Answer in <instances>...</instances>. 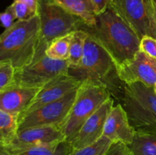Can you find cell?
Returning <instances> with one entry per match:
<instances>
[{
    "mask_svg": "<svg viewBox=\"0 0 156 155\" xmlns=\"http://www.w3.org/2000/svg\"><path fill=\"white\" fill-rule=\"evenodd\" d=\"M79 30H85L108 52L116 68L132 60L140 51L141 38L113 5L97 15L94 25L83 22Z\"/></svg>",
    "mask_w": 156,
    "mask_h": 155,
    "instance_id": "1",
    "label": "cell"
},
{
    "mask_svg": "<svg viewBox=\"0 0 156 155\" xmlns=\"http://www.w3.org/2000/svg\"><path fill=\"white\" fill-rule=\"evenodd\" d=\"M40 34L37 14L27 20H17L0 36V61H11L15 70L30 65L36 54Z\"/></svg>",
    "mask_w": 156,
    "mask_h": 155,
    "instance_id": "2",
    "label": "cell"
},
{
    "mask_svg": "<svg viewBox=\"0 0 156 155\" xmlns=\"http://www.w3.org/2000/svg\"><path fill=\"white\" fill-rule=\"evenodd\" d=\"M111 93L126 110L134 129L156 131V94L153 88L141 82L120 81Z\"/></svg>",
    "mask_w": 156,
    "mask_h": 155,
    "instance_id": "3",
    "label": "cell"
},
{
    "mask_svg": "<svg viewBox=\"0 0 156 155\" xmlns=\"http://www.w3.org/2000/svg\"><path fill=\"white\" fill-rule=\"evenodd\" d=\"M37 15L41 20V34L31 64L46 56V50L54 40L79 30L84 22L66 10L56 0H38Z\"/></svg>",
    "mask_w": 156,
    "mask_h": 155,
    "instance_id": "4",
    "label": "cell"
},
{
    "mask_svg": "<svg viewBox=\"0 0 156 155\" xmlns=\"http://www.w3.org/2000/svg\"><path fill=\"white\" fill-rule=\"evenodd\" d=\"M111 97V93L106 84L94 81H84L78 88L69 112L59 126L66 141L71 143L83 123Z\"/></svg>",
    "mask_w": 156,
    "mask_h": 155,
    "instance_id": "5",
    "label": "cell"
},
{
    "mask_svg": "<svg viewBox=\"0 0 156 155\" xmlns=\"http://www.w3.org/2000/svg\"><path fill=\"white\" fill-rule=\"evenodd\" d=\"M68 73L82 81L101 82L108 88L119 78L112 58L89 34L85 40L80 65L76 68H69Z\"/></svg>",
    "mask_w": 156,
    "mask_h": 155,
    "instance_id": "6",
    "label": "cell"
},
{
    "mask_svg": "<svg viewBox=\"0 0 156 155\" xmlns=\"http://www.w3.org/2000/svg\"><path fill=\"white\" fill-rule=\"evenodd\" d=\"M113 5L140 38L150 36L156 39L153 0H113Z\"/></svg>",
    "mask_w": 156,
    "mask_h": 155,
    "instance_id": "7",
    "label": "cell"
},
{
    "mask_svg": "<svg viewBox=\"0 0 156 155\" xmlns=\"http://www.w3.org/2000/svg\"><path fill=\"white\" fill-rule=\"evenodd\" d=\"M69 65L67 60H56L45 56L35 63L15 70L13 82L11 85L42 88L59 74H69Z\"/></svg>",
    "mask_w": 156,
    "mask_h": 155,
    "instance_id": "8",
    "label": "cell"
},
{
    "mask_svg": "<svg viewBox=\"0 0 156 155\" xmlns=\"http://www.w3.org/2000/svg\"><path fill=\"white\" fill-rule=\"evenodd\" d=\"M77 90L57 101L44 105L21 117L19 119L18 131L41 126H59L69 112L76 97Z\"/></svg>",
    "mask_w": 156,
    "mask_h": 155,
    "instance_id": "9",
    "label": "cell"
},
{
    "mask_svg": "<svg viewBox=\"0 0 156 155\" xmlns=\"http://www.w3.org/2000/svg\"><path fill=\"white\" fill-rule=\"evenodd\" d=\"M66 140V137L58 126H41L18 131V135L6 150H18L31 147L56 145Z\"/></svg>",
    "mask_w": 156,
    "mask_h": 155,
    "instance_id": "10",
    "label": "cell"
},
{
    "mask_svg": "<svg viewBox=\"0 0 156 155\" xmlns=\"http://www.w3.org/2000/svg\"><path fill=\"white\" fill-rule=\"evenodd\" d=\"M82 82L69 74H59L39 90L34 98L20 115L19 119L32 111L42 107L44 105L57 101L69 93L76 91Z\"/></svg>",
    "mask_w": 156,
    "mask_h": 155,
    "instance_id": "11",
    "label": "cell"
},
{
    "mask_svg": "<svg viewBox=\"0 0 156 155\" xmlns=\"http://www.w3.org/2000/svg\"><path fill=\"white\" fill-rule=\"evenodd\" d=\"M116 69L118 78L124 83L141 82L150 88L156 84V59L141 51L132 60Z\"/></svg>",
    "mask_w": 156,
    "mask_h": 155,
    "instance_id": "12",
    "label": "cell"
},
{
    "mask_svg": "<svg viewBox=\"0 0 156 155\" xmlns=\"http://www.w3.org/2000/svg\"><path fill=\"white\" fill-rule=\"evenodd\" d=\"M114 100L108 99L98 109L83 123L71 141L73 149H81L97 142L103 136L107 117L112 109Z\"/></svg>",
    "mask_w": 156,
    "mask_h": 155,
    "instance_id": "13",
    "label": "cell"
},
{
    "mask_svg": "<svg viewBox=\"0 0 156 155\" xmlns=\"http://www.w3.org/2000/svg\"><path fill=\"white\" fill-rule=\"evenodd\" d=\"M135 132L123 106L120 103L113 106L105 122L103 136L113 143L122 142L129 145L133 141Z\"/></svg>",
    "mask_w": 156,
    "mask_h": 155,
    "instance_id": "14",
    "label": "cell"
},
{
    "mask_svg": "<svg viewBox=\"0 0 156 155\" xmlns=\"http://www.w3.org/2000/svg\"><path fill=\"white\" fill-rule=\"evenodd\" d=\"M41 88L11 85L2 90L0 91V109L19 117Z\"/></svg>",
    "mask_w": 156,
    "mask_h": 155,
    "instance_id": "15",
    "label": "cell"
},
{
    "mask_svg": "<svg viewBox=\"0 0 156 155\" xmlns=\"http://www.w3.org/2000/svg\"><path fill=\"white\" fill-rule=\"evenodd\" d=\"M69 13L80 18L89 26L95 24L98 12L91 0H56Z\"/></svg>",
    "mask_w": 156,
    "mask_h": 155,
    "instance_id": "16",
    "label": "cell"
},
{
    "mask_svg": "<svg viewBox=\"0 0 156 155\" xmlns=\"http://www.w3.org/2000/svg\"><path fill=\"white\" fill-rule=\"evenodd\" d=\"M127 146L133 155H156V131L136 129L133 141Z\"/></svg>",
    "mask_w": 156,
    "mask_h": 155,
    "instance_id": "17",
    "label": "cell"
},
{
    "mask_svg": "<svg viewBox=\"0 0 156 155\" xmlns=\"http://www.w3.org/2000/svg\"><path fill=\"white\" fill-rule=\"evenodd\" d=\"M73 149L70 143L64 141L49 147H31L18 150H6L0 147V152L5 155H69Z\"/></svg>",
    "mask_w": 156,
    "mask_h": 155,
    "instance_id": "18",
    "label": "cell"
},
{
    "mask_svg": "<svg viewBox=\"0 0 156 155\" xmlns=\"http://www.w3.org/2000/svg\"><path fill=\"white\" fill-rule=\"evenodd\" d=\"M19 117L0 109V147H8L18 132Z\"/></svg>",
    "mask_w": 156,
    "mask_h": 155,
    "instance_id": "19",
    "label": "cell"
},
{
    "mask_svg": "<svg viewBox=\"0 0 156 155\" xmlns=\"http://www.w3.org/2000/svg\"><path fill=\"white\" fill-rule=\"evenodd\" d=\"M88 33L83 30H77L73 33L70 44L68 62L69 68H76L80 65L85 50V40Z\"/></svg>",
    "mask_w": 156,
    "mask_h": 155,
    "instance_id": "20",
    "label": "cell"
},
{
    "mask_svg": "<svg viewBox=\"0 0 156 155\" xmlns=\"http://www.w3.org/2000/svg\"><path fill=\"white\" fill-rule=\"evenodd\" d=\"M73 33L54 40L46 50V56L56 60H68Z\"/></svg>",
    "mask_w": 156,
    "mask_h": 155,
    "instance_id": "21",
    "label": "cell"
},
{
    "mask_svg": "<svg viewBox=\"0 0 156 155\" xmlns=\"http://www.w3.org/2000/svg\"><path fill=\"white\" fill-rule=\"evenodd\" d=\"M112 144L111 140L102 136L97 142L91 145L81 149H73L69 155H104Z\"/></svg>",
    "mask_w": 156,
    "mask_h": 155,
    "instance_id": "22",
    "label": "cell"
},
{
    "mask_svg": "<svg viewBox=\"0 0 156 155\" xmlns=\"http://www.w3.org/2000/svg\"><path fill=\"white\" fill-rule=\"evenodd\" d=\"M15 73V68L11 61H0V91L12 84Z\"/></svg>",
    "mask_w": 156,
    "mask_h": 155,
    "instance_id": "23",
    "label": "cell"
},
{
    "mask_svg": "<svg viewBox=\"0 0 156 155\" xmlns=\"http://www.w3.org/2000/svg\"><path fill=\"white\" fill-rule=\"evenodd\" d=\"M140 51L149 56L156 59V39L150 36H144L141 38Z\"/></svg>",
    "mask_w": 156,
    "mask_h": 155,
    "instance_id": "24",
    "label": "cell"
},
{
    "mask_svg": "<svg viewBox=\"0 0 156 155\" xmlns=\"http://www.w3.org/2000/svg\"><path fill=\"white\" fill-rule=\"evenodd\" d=\"M15 7L17 20H27L37 15L27 4L19 1H14L12 3Z\"/></svg>",
    "mask_w": 156,
    "mask_h": 155,
    "instance_id": "25",
    "label": "cell"
},
{
    "mask_svg": "<svg viewBox=\"0 0 156 155\" xmlns=\"http://www.w3.org/2000/svg\"><path fill=\"white\" fill-rule=\"evenodd\" d=\"M0 20H1L2 25L5 29L9 28L15 24V21H17V18L13 4H11L10 5L8 6L5 10L1 13Z\"/></svg>",
    "mask_w": 156,
    "mask_h": 155,
    "instance_id": "26",
    "label": "cell"
},
{
    "mask_svg": "<svg viewBox=\"0 0 156 155\" xmlns=\"http://www.w3.org/2000/svg\"><path fill=\"white\" fill-rule=\"evenodd\" d=\"M104 155H133L126 144L122 142L113 143Z\"/></svg>",
    "mask_w": 156,
    "mask_h": 155,
    "instance_id": "27",
    "label": "cell"
},
{
    "mask_svg": "<svg viewBox=\"0 0 156 155\" xmlns=\"http://www.w3.org/2000/svg\"><path fill=\"white\" fill-rule=\"evenodd\" d=\"M97 10L98 15L106 10L113 5V0H91Z\"/></svg>",
    "mask_w": 156,
    "mask_h": 155,
    "instance_id": "28",
    "label": "cell"
},
{
    "mask_svg": "<svg viewBox=\"0 0 156 155\" xmlns=\"http://www.w3.org/2000/svg\"><path fill=\"white\" fill-rule=\"evenodd\" d=\"M14 1H19L24 2L27 4L35 13H37V6H38V0H14Z\"/></svg>",
    "mask_w": 156,
    "mask_h": 155,
    "instance_id": "29",
    "label": "cell"
},
{
    "mask_svg": "<svg viewBox=\"0 0 156 155\" xmlns=\"http://www.w3.org/2000/svg\"><path fill=\"white\" fill-rule=\"evenodd\" d=\"M153 89H154V92H155V94H156V84H155V86L153 87Z\"/></svg>",
    "mask_w": 156,
    "mask_h": 155,
    "instance_id": "30",
    "label": "cell"
},
{
    "mask_svg": "<svg viewBox=\"0 0 156 155\" xmlns=\"http://www.w3.org/2000/svg\"><path fill=\"white\" fill-rule=\"evenodd\" d=\"M155 3V2H154ZM155 18H156V5L155 4Z\"/></svg>",
    "mask_w": 156,
    "mask_h": 155,
    "instance_id": "31",
    "label": "cell"
},
{
    "mask_svg": "<svg viewBox=\"0 0 156 155\" xmlns=\"http://www.w3.org/2000/svg\"><path fill=\"white\" fill-rule=\"evenodd\" d=\"M0 155H5L4 153H1V152H0Z\"/></svg>",
    "mask_w": 156,
    "mask_h": 155,
    "instance_id": "32",
    "label": "cell"
},
{
    "mask_svg": "<svg viewBox=\"0 0 156 155\" xmlns=\"http://www.w3.org/2000/svg\"><path fill=\"white\" fill-rule=\"evenodd\" d=\"M153 2H155V4L156 5V0H153Z\"/></svg>",
    "mask_w": 156,
    "mask_h": 155,
    "instance_id": "33",
    "label": "cell"
}]
</instances>
